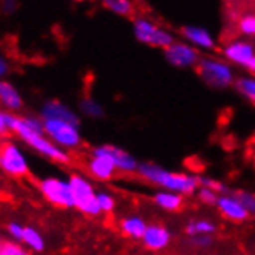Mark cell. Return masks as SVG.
<instances>
[{"instance_id":"1","label":"cell","mask_w":255,"mask_h":255,"mask_svg":"<svg viewBox=\"0 0 255 255\" xmlns=\"http://www.w3.org/2000/svg\"><path fill=\"white\" fill-rule=\"evenodd\" d=\"M138 175L144 181L159 187V190L175 192L183 195V197L195 195L200 189V181L197 175L186 173V172H175L152 161L141 162Z\"/></svg>"},{"instance_id":"2","label":"cell","mask_w":255,"mask_h":255,"mask_svg":"<svg viewBox=\"0 0 255 255\" xmlns=\"http://www.w3.org/2000/svg\"><path fill=\"white\" fill-rule=\"evenodd\" d=\"M6 124H8V128L11 133L17 134L29 148H33L39 155L48 158L54 162H59V164L71 162V156L67 150L57 147L45 133H39V131L33 130L31 127H28L22 116L6 112Z\"/></svg>"},{"instance_id":"3","label":"cell","mask_w":255,"mask_h":255,"mask_svg":"<svg viewBox=\"0 0 255 255\" xmlns=\"http://www.w3.org/2000/svg\"><path fill=\"white\" fill-rule=\"evenodd\" d=\"M200 78L215 90H224L231 85H235V71L232 65L223 57L206 56L201 57V61L197 67Z\"/></svg>"},{"instance_id":"4","label":"cell","mask_w":255,"mask_h":255,"mask_svg":"<svg viewBox=\"0 0 255 255\" xmlns=\"http://www.w3.org/2000/svg\"><path fill=\"white\" fill-rule=\"evenodd\" d=\"M70 186L73 192V200H74V209L87 217H99L102 212L98 204L96 198V189L90 179L81 173H73L70 178Z\"/></svg>"},{"instance_id":"5","label":"cell","mask_w":255,"mask_h":255,"mask_svg":"<svg viewBox=\"0 0 255 255\" xmlns=\"http://www.w3.org/2000/svg\"><path fill=\"white\" fill-rule=\"evenodd\" d=\"M133 36L139 43L148 45L155 48H169L172 43H175V36L167 28H162L148 17L139 16L133 20Z\"/></svg>"},{"instance_id":"6","label":"cell","mask_w":255,"mask_h":255,"mask_svg":"<svg viewBox=\"0 0 255 255\" xmlns=\"http://www.w3.org/2000/svg\"><path fill=\"white\" fill-rule=\"evenodd\" d=\"M43 131L57 147L67 150V152L82 145L81 126H74L65 121H56V119H45Z\"/></svg>"},{"instance_id":"7","label":"cell","mask_w":255,"mask_h":255,"mask_svg":"<svg viewBox=\"0 0 255 255\" xmlns=\"http://www.w3.org/2000/svg\"><path fill=\"white\" fill-rule=\"evenodd\" d=\"M42 197L50 204L59 209H74V200L71 186L67 178L62 176H47L37 184Z\"/></svg>"},{"instance_id":"8","label":"cell","mask_w":255,"mask_h":255,"mask_svg":"<svg viewBox=\"0 0 255 255\" xmlns=\"http://www.w3.org/2000/svg\"><path fill=\"white\" fill-rule=\"evenodd\" d=\"M0 169L6 175L22 178L29 173V164L23 150L12 141H5L0 145Z\"/></svg>"},{"instance_id":"9","label":"cell","mask_w":255,"mask_h":255,"mask_svg":"<svg viewBox=\"0 0 255 255\" xmlns=\"http://www.w3.org/2000/svg\"><path fill=\"white\" fill-rule=\"evenodd\" d=\"M93 155H102L109 158L113 166L116 167V170L119 173H138V169H139V161L134 158L130 152H127L126 148L123 147H118V145H113V144H101V145H96L92 148Z\"/></svg>"},{"instance_id":"10","label":"cell","mask_w":255,"mask_h":255,"mask_svg":"<svg viewBox=\"0 0 255 255\" xmlns=\"http://www.w3.org/2000/svg\"><path fill=\"white\" fill-rule=\"evenodd\" d=\"M164 57L169 65L179 68V70H187V68H197L201 56L197 48H193L187 42L175 40L169 48L164 50Z\"/></svg>"},{"instance_id":"11","label":"cell","mask_w":255,"mask_h":255,"mask_svg":"<svg viewBox=\"0 0 255 255\" xmlns=\"http://www.w3.org/2000/svg\"><path fill=\"white\" fill-rule=\"evenodd\" d=\"M223 57L232 65L248 67V64L255 57V45L246 39H235L224 45Z\"/></svg>"},{"instance_id":"12","label":"cell","mask_w":255,"mask_h":255,"mask_svg":"<svg viewBox=\"0 0 255 255\" xmlns=\"http://www.w3.org/2000/svg\"><path fill=\"white\" fill-rule=\"evenodd\" d=\"M39 116L42 118V121H45V119H56V121H65L74 126H81L79 113L57 99L45 101L39 110Z\"/></svg>"},{"instance_id":"13","label":"cell","mask_w":255,"mask_h":255,"mask_svg":"<svg viewBox=\"0 0 255 255\" xmlns=\"http://www.w3.org/2000/svg\"><path fill=\"white\" fill-rule=\"evenodd\" d=\"M215 207L218 209V212L223 218H226L228 221H232V223H243L251 218L243 203L240 201L237 195L232 192L220 195Z\"/></svg>"},{"instance_id":"14","label":"cell","mask_w":255,"mask_h":255,"mask_svg":"<svg viewBox=\"0 0 255 255\" xmlns=\"http://www.w3.org/2000/svg\"><path fill=\"white\" fill-rule=\"evenodd\" d=\"M141 243L148 251H164L172 243V231L158 223L148 224L147 231L144 232V237L141 238Z\"/></svg>"},{"instance_id":"15","label":"cell","mask_w":255,"mask_h":255,"mask_svg":"<svg viewBox=\"0 0 255 255\" xmlns=\"http://www.w3.org/2000/svg\"><path fill=\"white\" fill-rule=\"evenodd\" d=\"M181 34L184 37V42L192 45L193 48L197 50H204V51H211L217 47L215 37L212 33L209 31L204 26L198 25H186L181 29Z\"/></svg>"},{"instance_id":"16","label":"cell","mask_w":255,"mask_h":255,"mask_svg":"<svg viewBox=\"0 0 255 255\" xmlns=\"http://www.w3.org/2000/svg\"><path fill=\"white\" fill-rule=\"evenodd\" d=\"M87 172L92 178L98 179V181H110L118 173L116 167L109 158L93 153H90V158L87 161Z\"/></svg>"},{"instance_id":"17","label":"cell","mask_w":255,"mask_h":255,"mask_svg":"<svg viewBox=\"0 0 255 255\" xmlns=\"http://www.w3.org/2000/svg\"><path fill=\"white\" fill-rule=\"evenodd\" d=\"M0 106L8 113H17L23 109L20 92L6 79H0Z\"/></svg>"},{"instance_id":"18","label":"cell","mask_w":255,"mask_h":255,"mask_svg":"<svg viewBox=\"0 0 255 255\" xmlns=\"http://www.w3.org/2000/svg\"><path fill=\"white\" fill-rule=\"evenodd\" d=\"M147 226L148 224L145 218L138 214H128L119 220V231L131 240H141L147 231Z\"/></svg>"},{"instance_id":"19","label":"cell","mask_w":255,"mask_h":255,"mask_svg":"<svg viewBox=\"0 0 255 255\" xmlns=\"http://www.w3.org/2000/svg\"><path fill=\"white\" fill-rule=\"evenodd\" d=\"M152 201L158 209H161L164 212H176L183 207L184 197L175 192H169V190H158L153 193Z\"/></svg>"},{"instance_id":"20","label":"cell","mask_w":255,"mask_h":255,"mask_svg":"<svg viewBox=\"0 0 255 255\" xmlns=\"http://www.w3.org/2000/svg\"><path fill=\"white\" fill-rule=\"evenodd\" d=\"M187 237H197V235H215L218 231V224L209 217H197L186 223L184 228Z\"/></svg>"},{"instance_id":"21","label":"cell","mask_w":255,"mask_h":255,"mask_svg":"<svg viewBox=\"0 0 255 255\" xmlns=\"http://www.w3.org/2000/svg\"><path fill=\"white\" fill-rule=\"evenodd\" d=\"M22 243L36 254H40L47 248L43 235L33 226H23V237H22Z\"/></svg>"},{"instance_id":"22","label":"cell","mask_w":255,"mask_h":255,"mask_svg":"<svg viewBox=\"0 0 255 255\" xmlns=\"http://www.w3.org/2000/svg\"><path fill=\"white\" fill-rule=\"evenodd\" d=\"M79 110L85 118H90V119H102L106 116V109H104V106L92 96H85L81 99Z\"/></svg>"},{"instance_id":"23","label":"cell","mask_w":255,"mask_h":255,"mask_svg":"<svg viewBox=\"0 0 255 255\" xmlns=\"http://www.w3.org/2000/svg\"><path fill=\"white\" fill-rule=\"evenodd\" d=\"M235 88L245 99H248L251 104L255 106V76L238 78L235 82Z\"/></svg>"},{"instance_id":"24","label":"cell","mask_w":255,"mask_h":255,"mask_svg":"<svg viewBox=\"0 0 255 255\" xmlns=\"http://www.w3.org/2000/svg\"><path fill=\"white\" fill-rule=\"evenodd\" d=\"M104 6H106L110 12L116 14V16H121V17H128L133 12V3L130 0H106V2H104Z\"/></svg>"},{"instance_id":"25","label":"cell","mask_w":255,"mask_h":255,"mask_svg":"<svg viewBox=\"0 0 255 255\" xmlns=\"http://www.w3.org/2000/svg\"><path fill=\"white\" fill-rule=\"evenodd\" d=\"M238 31L246 37H255V12L245 14L237 22Z\"/></svg>"},{"instance_id":"26","label":"cell","mask_w":255,"mask_h":255,"mask_svg":"<svg viewBox=\"0 0 255 255\" xmlns=\"http://www.w3.org/2000/svg\"><path fill=\"white\" fill-rule=\"evenodd\" d=\"M96 198H98V204L102 214H112L116 209V200L109 190H99Z\"/></svg>"},{"instance_id":"27","label":"cell","mask_w":255,"mask_h":255,"mask_svg":"<svg viewBox=\"0 0 255 255\" xmlns=\"http://www.w3.org/2000/svg\"><path fill=\"white\" fill-rule=\"evenodd\" d=\"M198 181H200V187H207V189H211L214 192H217L218 195H224V193H231V189L218 181V179L215 178H211V176H198Z\"/></svg>"},{"instance_id":"28","label":"cell","mask_w":255,"mask_h":255,"mask_svg":"<svg viewBox=\"0 0 255 255\" xmlns=\"http://www.w3.org/2000/svg\"><path fill=\"white\" fill-rule=\"evenodd\" d=\"M195 195H197L198 201L204 206H217V201L220 198V195L217 192L207 189V187H200Z\"/></svg>"},{"instance_id":"29","label":"cell","mask_w":255,"mask_h":255,"mask_svg":"<svg viewBox=\"0 0 255 255\" xmlns=\"http://www.w3.org/2000/svg\"><path fill=\"white\" fill-rule=\"evenodd\" d=\"M189 245H192L197 249H211L215 245L214 235H197V237H189Z\"/></svg>"},{"instance_id":"30","label":"cell","mask_w":255,"mask_h":255,"mask_svg":"<svg viewBox=\"0 0 255 255\" xmlns=\"http://www.w3.org/2000/svg\"><path fill=\"white\" fill-rule=\"evenodd\" d=\"M235 195L238 197V200L243 203L249 215H255V193L248 192V190H238L235 192Z\"/></svg>"},{"instance_id":"31","label":"cell","mask_w":255,"mask_h":255,"mask_svg":"<svg viewBox=\"0 0 255 255\" xmlns=\"http://www.w3.org/2000/svg\"><path fill=\"white\" fill-rule=\"evenodd\" d=\"M2 255H31V254L25 251L19 243L3 242L2 243Z\"/></svg>"},{"instance_id":"32","label":"cell","mask_w":255,"mask_h":255,"mask_svg":"<svg viewBox=\"0 0 255 255\" xmlns=\"http://www.w3.org/2000/svg\"><path fill=\"white\" fill-rule=\"evenodd\" d=\"M6 232L8 235L14 240L16 243H22V237H23V226L17 221H9L6 224Z\"/></svg>"},{"instance_id":"33","label":"cell","mask_w":255,"mask_h":255,"mask_svg":"<svg viewBox=\"0 0 255 255\" xmlns=\"http://www.w3.org/2000/svg\"><path fill=\"white\" fill-rule=\"evenodd\" d=\"M9 128H8V124H6V112L0 109V138L6 136L9 134Z\"/></svg>"},{"instance_id":"34","label":"cell","mask_w":255,"mask_h":255,"mask_svg":"<svg viewBox=\"0 0 255 255\" xmlns=\"http://www.w3.org/2000/svg\"><path fill=\"white\" fill-rule=\"evenodd\" d=\"M8 73H9V62L6 56L0 53V79H5Z\"/></svg>"},{"instance_id":"35","label":"cell","mask_w":255,"mask_h":255,"mask_svg":"<svg viewBox=\"0 0 255 255\" xmlns=\"http://www.w3.org/2000/svg\"><path fill=\"white\" fill-rule=\"evenodd\" d=\"M0 6H2L0 9H2L5 14H12L14 11L17 9V3L16 2H11V0H9V2H2V5H0Z\"/></svg>"},{"instance_id":"36","label":"cell","mask_w":255,"mask_h":255,"mask_svg":"<svg viewBox=\"0 0 255 255\" xmlns=\"http://www.w3.org/2000/svg\"><path fill=\"white\" fill-rule=\"evenodd\" d=\"M246 70L249 71V73H252V74H255V57L252 59V61L248 64V67H246Z\"/></svg>"},{"instance_id":"37","label":"cell","mask_w":255,"mask_h":255,"mask_svg":"<svg viewBox=\"0 0 255 255\" xmlns=\"http://www.w3.org/2000/svg\"><path fill=\"white\" fill-rule=\"evenodd\" d=\"M0 255H2V243H0Z\"/></svg>"},{"instance_id":"38","label":"cell","mask_w":255,"mask_h":255,"mask_svg":"<svg viewBox=\"0 0 255 255\" xmlns=\"http://www.w3.org/2000/svg\"><path fill=\"white\" fill-rule=\"evenodd\" d=\"M0 145H2V144H0Z\"/></svg>"}]
</instances>
